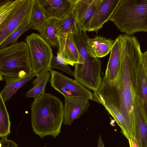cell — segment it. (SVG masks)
<instances>
[{
    "label": "cell",
    "instance_id": "6da1fadb",
    "mask_svg": "<svg viewBox=\"0 0 147 147\" xmlns=\"http://www.w3.org/2000/svg\"><path fill=\"white\" fill-rule=\"evenodd\" d=\"M119 38L121 45L119 76L113 81H109L104 76L98 90L92 93V100L101 104L107 111L121 113L129 127L134 130L136 74L143 53L136 37L124 34Z\"/></svg>",
    "mask_w": 147,
    "mask_h": 147
},
{
    "label": "cell",
    "instance_id": "7a4b0ae2",
    "mask_svg": "<svg viewBox=\"0 0 147 147\" xmlns=\"http://www.w3.org/2000/svg\"><path fill=\"white\" fill-rule=\"evenodd\" d=\"M31 122L34 132L42 138H55L60 133L63 121L64 105L57 97L45 93L34 99L31 105Z\"/></svg>",
    "mask_w": 147,
    "mask_h": 147
},
{
    "label": "cell",
    "instance_id": "3957f363",
    "mask_svg": "<svg viewBox=\"0 0 147 147\" xmlns=\"http://www.w3.org/2000/svg\"><path fill=\"white\" fill-rule=\"evenodd\" d=\"M109 20L128 36L147 32V0H120Z\"/></svg>",
    "mask_w": 147,
    "mask_h": 147
},
{
    "label": "cell",
    "instance_id": "277c9868",
    "mask_svg": "<svg viewBox=\"0 0 147 147\" xmlns=\"http://www.w3.org/2000/svg\"><path fill=\"white\" fill-rule=\"evenodd\" d=\"M26 42L12 44L0 49V80L4 78H22L32 73Z\"/></svg>",
    "mask_w": 147,
    "mask_h": 147
},
{
    "label": "cell",
    "instance_id": "5b68a950",
    "mask_svg": "<svg viewBox=\"0 0 147 147\" xmlns=\"http://www.w3.org/2000/svg\"><path fill=\"white\" fill-rule=\"evenodd\" d=\"M34 0H0V45L30 20Z\"/></svg>",
    "mask_w": 147,
    "mask_h": 147
},
{
    "label": "cell",
    "instance_id": "8992f818",
    "mask_svg": "<svg viewBox=\"0 0 147 147\" xmlns=\"http://www.w3.org/2000/svg\"><path fill=\"white\" fill-rule=\"evenodd\" d=\"M29 53L33 73L36 74L44 70L49 71L53 56L51 47L41 36L32 33L25 38Z\"/></svg>",
    "mask_w": 147,
    "mask_h": 147
},
{
    "label": "cell",
    "instance_id": "52a82bcc",
    "mask_svg": "<svg viewBox=\"0 0 147 147\" xmlns=\"http://www.w3.org/2000/svg\"><path fill=\"white\" fill-rule=\"evenodd\" d=\"M50 80L51 86L64 98L82 97L92 100V92L77 82L51 69Z\"/></svg>",
    "mask_w": 147,
    "mask_h": 147
},
{
    "label": "cell",
    "instance_id": "ba28073f",
    "mask_svg": "<svg viewBox=\"0 0 147 147\" xmlns=\"http://www.w3.org/2000/svg\"><path fill=\"white\" fill-rule=\"evenodd\" d=\"M102 0H76L73 9L78 28L88 31L91 21Z\"/></svg>",
    "mask_w": 147,
    "mask_h": 147
},
{
    "label": "cell",
    "instance_id": "9c48e42d",
    "mask_svg": "<svg viewBox=\"0 0 147 147\" xmlns=\"http://www.w3.org/2000/svg\"><path fill=\"white\" fill-rule=\"evenodd\" d=\"M76 0H37L47 19L61 20L71 12Z\"/></svg>",
    "mask_w": 147,
    "mask_h": 147
},
{
    "label": "cell",
    "instance_id": "30bf717a",
    "mask_svg": "<svg viewBox=\"0 0 147 147\" xmlns=\"http://www.w3.org/2000/svg\"><path fill=\"white\" fill-rule=\"evenodd\" d=\"M64 98L63 123L70 125L74 120L88 111L90 106L89 100L82 97Z\"/></svg>",
    "mask_w": 147,
    "mask_h": 147
},
{
    "label": "cell",
    "instance_id": "8fae6325",
    "mask_svg": "<svg viewBox=\"0 0 147 147\" xmlns=\"http://www.w3.org/2000/svg\"><path fill=\"white\" fill-rule=\"evenodd\" d=\"M59 43L57 55L67 65L73 66L79 62L80 53L75 43L74 34L57 35Z\"/></svg>",
    "mask_w": 147,
    "mask_h": 147
},
{
    "label": "cell",
    "instance_id": "7c38bea8",
    "mask_svg": "<svg viewBox=\"0 0 147 147\" xmlns=\"http://www.w3.org/2000/svg\"><path fill=\"white\" fill-rule=\"evenodd\" d=\"M120 0H102L91 21L88 31H97L109 20Z\"/></svg>",
    "mask_w": 147,
    "mask_h": 147
},
{
    "label": "cell",
    "instance_id": "4fadbf2b",
    "mask_svg": "<svg viewBox=\"0 0 147 147\" xmlns=\"http://www.w3.org/2000/svg\"><path fill=\"white\" fill-rule=\"evenodd\" d=\"M134 138L140 147H147V122L136 96L134 102Z\"/></svg>",
    "mask_w": 147,
    "mask_h": 147
},
{
    "label": "cell",
    "instance_id": "5bb4252c",
    "mask_svg": "<svg viewBox=\"0 0 147 147\" xmlns=\"http://www.w3.org/2000/svg\"><path fill=\"white\" fill-rule=\"evenodd\" d=\"M121 45L118 37L110 52V55L104 76L109 81L116 80L120 74L121 64Z\"/></svg>",
    "mask_w": 147,
    "mask_h": 147
},
{
    "label": "cell",
    "instance_id": "9a60e30c",
    "mask_svg": "<svg viewBox=\"0 0 147 147\" xmlns=\"http://www.w3.org/2000/svg\"><path fill=\"white\" fill-rule=\"evenodd\" d=\"M115 42V40L103 37L97 36L92 38L88 37L86 41L88 51L92 57H104L111 52Z\"/></svg>",
    "mask_w": 147,
    "mask_h": 147
},
{
    "label": "cell",
    "instance_id": "2e32d148",
    "mask_svg": "<svg viewBox=\"0 0 147 147\" xmlns=\"http://www.w3.org/2000/svg\"><path fill=\"white\" fill-rule=\"evenodd\" d=\"M135 93L139 99L143 115L147 122V76L142 60L137 73Z\"/></svg>",
    "mask_w": 147,
    "mask_h": 147
},
{
    "label": "cell",
    "instance_id": "e0dca14e",
    "mask_svg": "<svg viewBox=\"0 0 147 147\" xmlns=\"http://www.w3.org/2000/svg\"><path fill=\"white\" fill-rule=\"evenodd\" d=\"M36 74L32 73L22 78H4L6 82L5 87L0 92L1 96L4 102L9 100L21 88L36 76Z\"/></svg>",
    "mask_w": 147,
    "mask_h": 147
},
{
    "label": "cell",
    "instance_id": "ac0fdd59",
    "mask_svg": "<svg viewBox=\"0 0 147 147\" xmlns=\"http://www.w3.org/2000/svg\"><path fill=\"white\" fill-rule=\"evenodd\" d=\"M50 74L49 71L46 70L36 74V77L32 83L33 86L26 92V97L33 98L35 99L45 93V88Z\"/></svg>",
    "mask_w": 147,
    "mask_h": 147
},
{
    "label": "cell",
    "instance_id": "d6986e66",
    "mask_svg": "<svg viewBox=\"0 0 147 147\" xmlns=\"http://www.w3.org/2000/svg\"><path fill=\"white\" fill-rule=\"evenodd\" d=\"M56 29L57 35L70 33L75 34L79 31L73 10L63 19L57 20Z\"/></svg>",
    "mask_w": 147,
    "mask_h": 147
},
{
    "label": "cell",
    "instance_id": "ffe728a7",
    "mask_svg": "<svg viewBox=\"0 0 147 147\" xmlns=\"http://www.w3.org/2000/svg\"><path fill=\"white\" fill-rule=\"evenodd\" d=\"M47 20L45 12L37 0H34L30 20L32 29L37 31L40 34L45 28Z\"/></svg>",
    "mask_w": 147,
    "mask_h": 147
},
{
    "label": "cell",
    "instance_id": "44dd1931",
    "mask_svg": "<svg viewBox=\"0 0 147 147\" xmlns=\"http://www.w3.org/2000/svg\"><path fill=\"white\" fill-rule=\"evenodd\" d=\"M57 20L48 19L46 26L40 34L52 47L59 48L57 35L56 29V22Z\"/></svg>",
    "mask_w": 147,
    "mask_h": 147
},
{
    "label": "cell",
    "instance_id": "7402d4cb",
    "mask_svg": "<svg viewBox=\"0 0 147 147\" xmlns=\"http://www.w3.org/2000/svg\"><path fill=\"white\" fill-rule=\"evenodd\" d=\"M11 122L5 102L0 96V137L7 138L10 133Z\"/></svg>",
    "mask_w": 147,
    "mask_h": 147
},
{
    "label": "cell",
    "instance_id": "603a6c76",
    "mask_svg": "<svg viewBox=\"0 0 147 147\" xmlns=\"http://www.w3.org/2000/svg\"><path fill=\"white\" fill-rule=\"evenodd\" d=\"M32 29L30 21L26 22L17 28L0 45V48L6 47L12 44L18 42L19 38L25 32Z\"/></svg>",
    "mask_w": 147,
    "mask_h": 147
},
{
    "label": "cell",
    "instance_id": "cb8c5ba5",
    "mask_svg": "<svg viewBox=\"0 0 147 147\" xmlns=\"http://www.w3.org/2000/svg\"><path fill=\"white\" fill-rule=\"evenodd\" d=\"M50 68H55L61 70L69 75L74 76L73 72L70 69L68 65L58 55H53L51 59Z\"/></svg>",
    "mask_w": 147,
    "mask_h": 147
},
{
    "label": "cell",
    "instance_id": "d4e9b609",
    "mask_svg": "<svg viewBox=\"0 0 147 147\" xmlns=\"http://www.w3.org/2000/svg\"><path fill=\"white\" fill-rule=\"evenodd\" d=\"M1 138L0 147H18L16 143L11 140L8 139L7 138Z\"/></svg>",
    "mask_w": 147,
    "mask_h": 147
},
{
    "label": "cell",
    "instance_id": "484cf974",
    "mask_svg": "<svg viewBox=\"0 0 147 147\" xmlns=\"http://www.w3.org/2000/svg\"><path fill=\"white\" fill-rule=\"evenodd\" d=\"M142 61L147 76V50L142 53Z\"/></svg>",
    "mask_w": 147,
    "mask_h": 147
},
{
    "label": "cell",
    "instance_id": "4316f807",
    "mask_svg": "<svg viewBox=\"0 0 147 147\" xmlns=\"http://www.w3.org/2000/svg\"><path fill=\"white\" fill-rule=\"evenodd\" d=\"M128 140L130 147H140L134 138H130Z\"/></svg>",
    "mask_w": 147,
    "mask_h": 147
},
{
    "label": "cell",
    "instance_id": "83f0119b",
    "mask_svg": "<svg viewBox=\"0 0 147 147\" xmlns=\"http://www.w3.org/2000/svg\"><path fill=\"white\" fill-rule=\"evenodd\" d=\"M97 145V147H105L104 143L100 135L98 139Z\"/></svg>",
    "mask_w": 147,
    "mask_h": 147
}]
</instances>
